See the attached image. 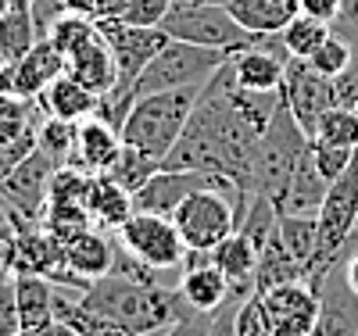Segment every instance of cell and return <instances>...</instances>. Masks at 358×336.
<instances>
[{"mask_svg": "<svg viewBox=\"0 0 358 336\" xmlns=\"http://www.w3.org/2000/svg\"><path fill=\"white\" fill-rule=\"evenodd\" d=\"M276 104L280 94H248V89L236 86L233 65L226 57L219 72L201 86L187 129L165 154L162 168L226 175L244 193H255L251 179L255 143L265 133Z\"/></svg>", "mask_w": 358, "mask_h": 336, "instance_id": "1", "label": "cell"}, {"mask_svg": "<svg viewBox=\"0 0 358 336\" xmlns=\"http://www.w3.org/2000/svg\"><path fill=\"white\" fill-rule=\"evenodd\" d=\"M76 300L86 304V308H94V312H101V315L118 319L136 336H151L158 329L176 326L179 319L194 315L176 290L122 276V272H108V276L94 279Z\"/></svg>", "mask_w": 358, "mask_h": 336, "instance_id": "2", "label": "cell"}, {"mask_svg": "<svg viewBox=\"0 0 358 336\" xmlns=\"http://www.w3.org/2000/svg\"><path fill=\"white\" fill-rule=\"evenodd\" d=\"M197 94H201V86L136 97V104L129 108L118 136H122L126 147H136V150H143V154L165 161V154L176 147V140L187 129L190 111L197 104Z\"/></svg>", "mask_w": 358, "mask_h": 336, "instance_id": "3", "label": "cell"}, {"mask_svg": "<svg viewBox=\"0 0 358 336\" xmlns=\"http://www.w3.org/2000/svg\"><path fill=\"white\" fill-rule=\"evenodd\" d=\"M308 133L297 126V118L290 115L283 94H280V104L273 111V118H268L265 133L258 136L255 143V161H251V179H255V193L268 197V200H280L287 182L294 179L297 165H301V158L308 154Z\"/></svg>", "mask_w": 358, "mask_h": 336, "instance_id": "4", "label": "cell"}, {"mask_svg": "<svg viewBox=\"0 0 358 336\" xmlns=\"http://www.w3.org/2000/svg\"><path fill=\"white\" fill-rule=\"evenodd\" d=\"M248 204L251 200H241L229 190L204 187V190L190 193L169 219L176 222L179 236H183V243H187V251H212L215 243H222L229 233H236Z\"/></svg>", "mask_w": 358, "mask_h": 336, "instance_id": "5", "label": "cell"}, {"mask_svg": "<svg viewBox=\"0 0 358 336\" xmlns=\"http://www.w3.org/2000/svg\"><path fill=\"white\" fill-rule=\"evenodd\" d=\"M169 40H183V43H197V47H212L222 54H236L258 47L265 36H255L229 15V8L222 4H172V11L162 22Z\"/></svg>", "mask_w": 358, "mask_h": 336, "instance_id": "6", "label": "cell"}, {"mask_svg": "<svg viewBox=\"0 0 358 336\" xmlns=\"http://www.w3.org/2000/svg\"><path fill=\"white\" fill-rule=\"evenodd\" d=\"M229 54L197 47L183 40H169L151 61H147L143 75L136 79V97L147 94H165V89H187V86H204L219 72V65Z\"/></svg>", "mask_w": 358, "mask_h": 336, "instance_id": "7", "label": "cell"}, {"mask_svg": "<svg viewBox=\"0 0 358 336\" xmlns=\"http://www.w3.org/2000/svg\"><path fill=\"white\" fill-rule=\"evenodd\" d=\"M118 247L129 251L136 261H143L155 272H172L183 268L187 243L179 236L176 222L169 215H151V211H133V215L115 229Z\"/></svg>", "mask_w": 358, "mask_h": 336, "instance_id": "8", "label": "cell"}, {"mask_svg": "<svg viewBox=\"0 0 358 336\" xmlns=\"http://www.w3.org/2000/svg\"><path fill=\"white\" fill-rule=\"evenodd\" d=\"M54 168H62L47 150H33L25 161H18L4 179H0V197L11 207V219H22L29 226H43L47 215V190Z\"/></svg>", "mask_w": 358, "mask_h": 336, "instance_id": "9", "label": "cell"}, {"mask_svg": "<svg viewBox=\"0 0 358 336\" xmlns=\"http://www.w3.org/2000/svg\"><path fill=\"white\" fill-rule=\"evenodd\" d=\"M280 94H283L290 115L297 118V126H301L308 133V140H312V129H315V122L322 118V111L334 108V79L319 75L308 61L290 57Z\"/></svg>", "mask_w": 358, "mask_h": 336, "instance_id": "10", "label": "cell"}, {"mask_svg": "<svg viewBox=\"0 0 358 336\" xmlns=\"http://www.w3.org/2000/svg\"><path fill=\"white\" fill-rule=\"evenodd\" d=\"M262 308L273 322V336H308L319 315V290L301 279V283H283L258 293Z\"/></svg>", "mask_w": 358, "mask_h": 336, "instance_id": "11", "label": "cell"}, {"mask_svg": "<svg viewBox=\"0 0 358 336\" xmlns=\"http://www.w3.org/2000/svg\"><path fill=\"white\" fill-rule=\"evenodd\" d=\"M287 61H290V54L283 50L280 36H265L258 47L229 54L233 79L241 89H248V94H280Z\"/></svg>", "mask_w": 358, "mask_h": 336, "instance_id": "12", "label": "cell"}, {"mask_svg": "<svg viewBox=\"0 0 358 336\" xmlns=\"http://www.w3.org/2000/svg\"><path fill=\"white\" fill-rule=\"evenodd\" d=\"M308 336H358V293L344 276V261L326 272L319 286V315Z\"/></svg>", "mask_w": 358, "mask_h": 336, "instance_id": "13", "label": "cell"}, {"mask_svg": "<svg viewBox=\"0 0 358 336\" xmlns=\"http://www.w3.org/2000/svg\"><path fill=\"white\" fill-rule=\"evenodd\" d=\"M176 293L194 315H212L229 300V279L212 265L208 251H187L183 258V276H179Z\"/></svg>", "mask_w": 358, "mask_h": 336, "instance_id": "14", "label": "cell"}, {"mask_svg": "<svg viewBox=\"0 0 358 336\" xmlns=\"http://www.w3.org/2000/svg\"><path fill=\"white\" fill-rule=\"evenodd\" d=\"M62 261H65L69 276L79 283V293H83L94 279H101V276L111 272V265H115V240H108L104 229H97V226H86L72 240L62 243Z\"/></svg>", "mask_w": 358, "mask_h": 336, "instance_id": "15", "label": "cell"}, {"mask_svg": "<svg viewBox=\"0 0 358 336\" xmlns=\"http://www.w3.org/2000/svg\"><path fill=\"white\" fill-rule=\"evenodd\" d=\"M118 154H122V136H118V129H111L108 122H101L97 115H90L79 122L76 129V147L69 154V168H79L86 175H104Z\"/></svg>", "mask_w": 358, "mask_h": 336, "instance_id": "16", "label": "cell"}, {"mask_svg": "<svg viewBox=\"0 0 358 336\" xmlns=\"http://www.w3.org/2000/svg\"><path fill=\"white\" fill-rule=\"evenodd\" d=\"M11 68H15V97L36 101L57 75L69 72V57L57 50L50 40H40L22 61H15Z\"/></svg>", "mask_w": 358, "mask_h": 336, "instance_id": "17", "label": "cell"}, {"mask_svg": "<svg viewBox=\"0 0 358 336\" xmlns=\"http://www.w3.org/2000/svg\"><path fill=\"white\" fill-rule=\"evenodd\" d=\"M97 94H90V89L79 82V79H72L69 72L65 75H57L43 94L36 97V108H40V115H47V118H65V122H83V118H90L97 111Z\"/></svg>", "mask_w": 358, "mask_h": 336, "instance_id": "18", "label": "cell"}, {"mask_svg": "<svg viewBox=\"0 0 358 336\" xmlns=\"http://www.w3.org/2000/svg\"><path fill=\"white\" fill-rule=\"evenodd\" d=\"M15 283V308H18V326L22 329H36L57 319V290L43 276H11Z\"/></svg>", "mask_w": 358, "mask_h": 336, "instance_id": "19", "label": "cell"}, {"mask_svg": "<svg viewBox=\"0 0 358 336\" xmlns=\"http://www.w3.org/2000/svg\"><path fill=\"white\" fill-rule=\"evenodd\" d=\"M229 15L255 36H280L301 15L297 0H229Z\"/></svg>", "mask_w": 358, "mask_h": 336, "instance_id": "20", "label": "cell"}, {"mask_svg": "<svg viewBox=\"0 0 358 336\" xmlns=\"http://www.w3.org/2000/svg\"><path fill=\"white\" fill-rule=\"evenodd\" d=\"M326 190H330V182L319 175V168L312 161V143H308V154L301 158L294 179L287 182L283 197L276 200V211H280V215H319Z\"/></svg>", "mask_w": 358, "mask_h": 336, "instance_id": "21", "label": "cell"}, {"mask_svg": "<svg viewBox=\"0 0 358 336\" xmlns=\"http://www.w3.org/2000/svg\"><path fill=\"white\" fill-rule=\"evenodd\" d=\"M308 279V268L297 261L287 243L280 240V229L265 240V247L258 251V261H255V293H265L273 286H283V283H301Z\"/></svg>", "mask_w": 358, "mask_h": 336, "instance_id": "22", "label": "cell"}, {"mask_svg": "<svg viewBox=\"0 0 358 336\" xmlns=\"http://www.w3.org/2000/svg\"><path fill=\"white\" fill-rule=\"evenodd\" d=\"M212 265L229 279V290H241V293H255V261L258 251L251 247V240L244 233H229L222 243H215L208 251Z\"/></svg>", "mask_w": 358, "mask_h": 336, "instance_id": "23", "label": "cell"}, {"mask_svg": "<svg viewBox=\"0 0 358 336\" xmlns=\"http://www.w3.org/2000/svg\"><path fill=\"white\" fill-rule=\"evenodd\" d=\"M69 75L79 79L90 94H97V97H104L115 86V57H111V47L104 43L101 33L90 43H83L76 54H69Z\"/></svg>", "mask_w": 358, "mask_h": 336, "instance_id": "24", "label": "cell"}, {"mask_svg": "<svg viewBox=\"0 0 358 336\" xmlns=\"http://www.w3.org/2000/svg\"><path fill=\"white\" fill-rule=\"evenodd\" d=\"M86 211H90V222L97 229H118L129 215H133V193L122 190L115 179L108 175H94L90 179V193H86Z\"/></svg>", "mask_w": 358, "mask_h": 336, "instance_id": "25", "label": "cell"}, {"mask_svg": "<svg viewBox=\"0 0 358 336\" xmlns=\"http://www.w3.org/2000/svg\"><path fill=\"white\" fill-rule=\"evenodd\" d=\"M57 319H62L76 336H136L129 326H122L118 319L111 315H101L94 308H86V304H79L76 297H57Z\"/></svg>", "mask_w": 358, "mask_h": 336, "instance_id": "26", "label": "cell"}, {"mask_svg": "<svg viewBox=\"0 0 358 336\" xmlns=\"http://www.w3.org/2000/svg\"><path fill=\"white\" fill-rule=\"evenodd\" d=\"M40 43L36 25H33V11L29 8H11L4 18H0V61H22L29 50Z\"/></svg>", "mask_w": 358, "mask_h": 336, "instance_id": "27", "label": "cell"}, {"mask_svg": "<svg viewBox=\"0 0 358 336\" xmlns=\"http://www.w3.org/2000/svg\"><path fill=\"white\" fill-rule=\"evenodd\" d=\"M280 240L287 243V251L308 268V279H312V268H315V251H319V219L315 215H280Z\"/></svg>", "mask_w": 358, "mask_h": 336, "instance_id": "28", "label": "cell"}, {"mask_svg": "<svg viewBox=\"0 0 358 336\" xmlns=\"http://www.w3.org/2000/svg\"><path fill=\"white\" fill-rule=\"evenodd\" d=\"M334 33V25L330 22H319V18H312V15H297L283 33H280V40H283V50L290 54V57H297V61H308L322 43H326V36Z\"/></svg>", "mask_w": 358, "mask_h": 336, "instance_id": "29", "label": "cell"}, {"mask_svg": "<svg viewBox=\"0 0 358 336\" xmlns=\"http://www.w3.org/2000/svg\"><path fill=\"white\" fill-rule=\"evenodd\" d=\"M40 108L25 97H0V147H8L40 129Z\"/></svg>", "mask_w": 358, "mask_h": 336, "instance_id": "30", "label": "cell"}, {"mask_svg": "<svg viewBox=\"0 0 358 336\" xmlns=\"http://www.w3.org/2000/svg\"><path fill=\"white\" fill-rule=\"evenodd\" d=\"M155 172H162V161L158 158H151V154H143V150H136V147H126L122 143V154H118V161L104 172L108 179H115L122 190H129V193H136L147 179H151Z\"/></svg>", "mask_w": 358, "mask_h": 336, "instance_id": "31", "label": "cell"}, {"mask_svg": "<svg viewBox=\"0 0 358 336\" xmlns=\"http://www.w3.org/2000/svg\"><path fill=\"white\" fill-rule=\"evenodd\" d=\"M312 140H315V143H334V147L355 150V147H358V111L334 104L330 111H322V118L315 122Z\"/></svg>", "mask_w": 358, "mask_h": 336, "instance_id": "32", "label": "cell"}, {"mask_svg": "<svg viewBox=\"0 0 358 336\" xmlns=\"http://www.w3.org/2000/svg\"><path fill=\"white\" fill-rule=\"evenodd\" d=\"M276 226H280L276 204L268 200V197H262V193H255L251 204H248V211H244V219H241V226H236V233H244V236L251 240V247L262 251L265 240L276 233Z\"/></svg>", "mask_w": 358, "mask_h": 336, "instance_id": "33", "label": "cell"}, {"mask_svg": "<svg viewBox=\"0 0 358 336\" xmlns=\"http://www.w3.org/2000/svg\"><path fill=\"white\" fill-rule=\"evenodd\" d=\"M94 36H97V22H94V18H83V15L65 11L62 18H57V22L50 25V33H47L43 40H50L57 50H62V54L69 57V54H76L83 43H90Z\"/></svg>", "mask_w": 358, "mask_h": 336, "instance_id": "34", "label": "cell"}, {"mask_svg": "<svg viewBox=\"0 0 358 336\" xmlns=\"http://www.w3.org/2000/svg\"><path fill=\"white\" fill-rule=\"evenodd\" d=\"M76 129H79V122H65V118H40V133H36V147L47 150V154L57 161V165H65L69 154H72V147H76Z\"/></svg>", "mask_w": 358, "mask_h": 336, "instance_id": "35", "label": "cell"}, {"mask_svg": "<svg viewBox=\"0 0 358 336\" xmlns=\"http://www.w3.org/2000/svg\"><path fill=\"white\" fill-rule=\"evenodd\" d=\"M351 57H355V47L344 40V36H337V33H330L326 36V43L308 57V65L319 72V75H326V79H334V75H341L348 65H351Z\"/></svg>", "mask_w": 358, "mask_h": 336, "instance_id": "36", "label": "cell"}, {"mask_svg": "<svg viewBox=\"0 0 358 336\" xmlns=\"http://www.w3.org/2000/svg\"><path fill=\"white\" fill-rule=\"evenodd\" d=\"M233 326H236V336H273V322H268L258 293H251V297H244L241 304H236Z\"/></svg>", "mask_w": 358, "mask_h": 336, "instance_id": "37", "label": "cell"}, {"mask_svg": "<svg viewBox=\"0 0 358 336\" xmlns=\"http://www.w3.org/2000/svg\"><path fill=\"white\" fill-rule=\"evenodd\" d=\"M355 150H358V147H355ZM355 150L334 147V143H315V140H312V161H315V168H319V175H322L326 182H334L337 175L348 172V165H351V158H355Z\"/></svg>", "mask_w": 358, "mask_h": 336, "instance_id": "38", "label": "cell"}, {"mask_svg": "<svg viewBox=\"0 0 358 336\" xmlns=\"http://www.w3.org/2000/svg\"><path fill=\"white\" fill-rule=\"evenodd\" d=\"M172 4L176 0H126V8H122L118 18L129 22V25H143V29H162Z\"/></svg>", "mask_w": 358, "mask_h": 336, "instance_id": "39", "label": "cell"}, {"mask_svg": "<svg viewBox=\"0 0 358 336\" xmlns=\"http://www.w3.org/2000/svg\"><path fill=\"white\" fill-rule=\"evenodd\" d=\"M18 326V308H15V283L11 276L0 279V336H15Z\"/></svg>", "mask_w": 358, "mask_h": 336, "instance_id": "40", "label": "cell"}, {"mask_svg": "<svg viewBox=\"0 0 358 336\" xmlns=\"http://www.w3.org/2000/svg\"><path fill=\"white\" fill-rule=\"evenodd\" d=\"M29 11H33V25H36V36L43 40L50 33V25L62 18L69 8H65V0H33L29 4Z\"/></svg>", "mask_w": 358, "mask_h": 336, "instance_id": "41", "label": "cell"}, {"mask_svg": "<svg viewBox=\"0 0 358 336\" xmlns=\"http://www.w3.org/2000/svg\"><path fill=\"white\" fill-rule=\"evenodd\" d=\"M244 297H251V293L233 290V293H229V300L222 304V308H219V312H212V329H208V336H236L233 319H236V304H241Z\"/></svg>", "mask_w": 358, "mask_h": 336, "instance_id": "42", "label": "cell"}, {"mask_svg": "<svg viewBox=\"0 0 358 336\" xmlns=\"http://www.w3.org/2000/svg\"><path fill=\"white\" fill-rule=\"evenodd\" d=\"M334 104L337 108H355L358 104V65L355 61L341 75H334Z\"/></svg>", "mask_w": 358, "mask_h": 336, "instance_id": "43", "label": "cell"}, {"mask_svg": "<svg viewBox=\"0 0 358 336\" xmlns=\"http://www.w3.org/2000/svg\"><path fill=\"white\" fill-rule=\"evenodd\" d=\"M208 329H212V315H187L176 326H169L165 336H208Z\"/></svg>", "mask_w": 358, "mask_h": 336, "instance_id": "44", "label": "cell"}, {"mask_svg": "<svg viewBox=\"0 0 358 336\" xmlns=\"http://www.w3.org/2000/svg\"><path fill=\"white\" fill-rule=\"evenodd\" d=\"M15 336H76L62 319H54V322H47V326H36V329H18Z\"/></svg>", "mask_w": 358, "mask_h": 336, "instance_id": "45", "label": "cell"}, {"mask_svg": "<svg viewBox=\"0 0 358 336\" xmlns=\"http://www.w3.org/2000/svg\"><path fill=\"white\" fill-rule=\"evenodd\" d=\"M122 8H126V0H97V15H94V22L118 18V15H122Z\"/></svg>", "mask_w": 358, "mask_h": 336, "instance_id": "46", "label": "cell"}, {"mask_svg": "<svg viewBox=\"0 0 358 336\" xmlns=\"http://www.w3.org/2000/svg\"><path fill=\"white\" fill-rule=\"evenodd\" d=\"M344 276H348L351 290L358 293V243H355V240H351V254H348V261H344Z\"/></svg>", "mask_w": 358, "mask_h": 336, "instance_id": "47", "label": "cell"}, {"mask_svg": "<svg viewBox=\"0 0 358 336\" xmlns=\"http://www.w3.org/2000/svg\"><path fill=\"white\" fill-rule=\"evenodd\" d=\"M0 97H15V68L0 61Z\"/></svg>", "mask_w": 358, "mask_h": 336, "instance_id": "48", "label": "cell"}, {"mask_svg": "<svg viewBox=\"0 0 358 336\" xmlns=\"http://www.w3.org/2000/svg\"><path fill=\"white\" fill-rule=\"evenodd\" d=\"M65 8L72 15H83V18H94L97 15V0H65Z\"/></svg>", "mask_w": 358, "mask_h": 336, "instance_id": "49", "label": "cell"}, {"mask_svg": "<svg viewBox=\"0 0 358 336\" xmlns=\"http://www.w3.org/2000/svg\"><path fill=\"white\" fill-rule=\"evenodd\" d=\"M0 226H11V207L4 204V197H0Z\"/></svg>", "mask_w": 358, "mask_h": 336, "instance_id": "50", "label": "cell"}, {"mask_svg": "<svg viewBox=\"0 0 358 336\" xmlns=\"http://www.w3.org/2000/svg\"><path fill=\"white\" fill-rule=\"evenodd\" d=\"M176 4H222V8H226L229 0H176Z\"/></svg>", "mask_w": 358, "mask_h": 336, "instance_id": "51", "label": "cell"}, {"mask_svg": "<svg viewBox=\"0 0 358 336\" xmlns=\"http://www.w3.org/2000/svg\"><path fill=\"white\" fill-rule=\"evenodd\" d=\"M8 11H11V0H0V18H4Z\"/></svg>", "mask_w": 358, "mask_h": 336, "instance_id": "52", "label": "cell"}, {"mask_svg": "<svg viewBox=\"0 0 358 336\" xmlns=\"http://www.w3.org/2000/svg\"><path fill=\"white\" fill-rule=\"evenodd\" d=\"M33 0H11V8H29Z\"/></svg>", "mask_w": 358, "mask_h": 336, "instance_id": "53", "label": "cell"}, {"mask_svg": "<svg viewBox=\"0 0 358 336\" xmlns=\"http://www.w3.org/2000/svg\"><path fill=\"white\" fill-rule=\"evenodd\" d=\"M351 47H355V57H351V61H355V65H358V43H351Z\"/></svg>", "mask_w": 358, "mask_h": 336, "instance_id": "54", "label": "cell"}, {"mask_svg": "<svg viewBox=\"0 0 358 336\" xmlns=\"http://www.w3.org/2000/svg\"><path fill=\"white\" fill-rule=\"evenodd\" d=\"M0 279H4V272H0Z\"/></svg>", "mask_w": 358, "mask_h": 336, "instance_id": "55", "label": "cell"}, {"mask_svg": "<svg viewBox=\"0 0 358 336\" xmlns=\"http://www.w3.org/2000/svg\"><path fill=\"white\" fill-rule=\"evenodd\" d=\"M355 111H358V104H355Z\"/></svg>", "mask_w": 358, "mask_h": 336, "instance_id": "56", "label": "cell"}]
</instances>
